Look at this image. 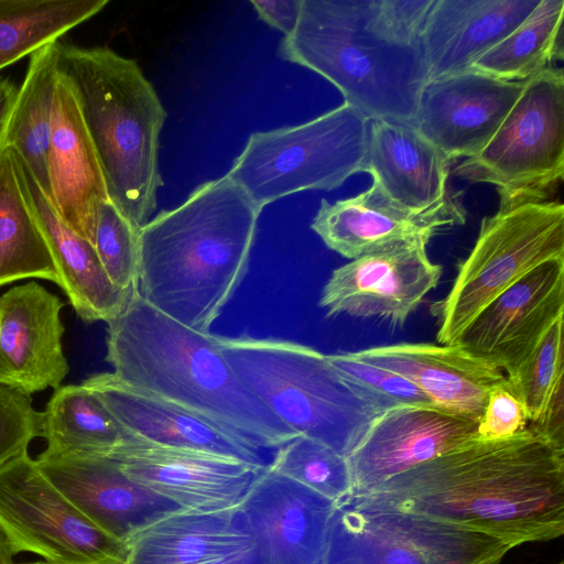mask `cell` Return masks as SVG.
I'll use <instances>...</instances> for the list:
<instances>
[{
  "mask_svg": "<svg viewBox=\"0 0 564 564\" xmlns=\"http://www.w3.org/2000/svg\"><path fill=\"white\" fill-rule=\"evenodd\" d=\"M341 502L424 514L514 547L554 540L564 533V444L532 427L475 438Z\"/></svg>",
  "mask_w": 564,
  "mask_h": 564,
  "instance_id": "6da1fadb",
  "label": "cell"
},
{
  "mask_svg": "<svg viewBox=\"0 0 564 564\" xmlns=\"http://www.w3.org/2000/svg\"><path fill=\"white\" fill-rule=\"evenodd\" d=\"M261 210L227 175L196 187L139 229V294L209 333L248 271Z\"/></svg>",
  "mask_w": 564,
  "mask_h": 564,
  "instance_id": "7a4b0ae2",
  "label": "cell"
},
{
  "mask_svg": "<svg viewBox=\"0 0 564 564\" xmlns=\"http://www.w3.org/2000/svg\"><path fill=\"white\" fill-rule=\"evenodd\" d=\"M107 325L106 360L128 386L230 426L261 449L299 436L239 380L215 335L171 318L138 291Z\"/></svg>",
  "mask_w": 564,
  "mask_h": 564,
  "instance_id": "3957f363",
  "label": "cell"
},
{
  "mask_svg": "<svg viewBox=\"0 0 564 564\" xmlns=\"http://www.w3.org/2000/svg\"><path fill=\"white\" fill-rule=\"evenodd\" d=\"M57 66L76 93L109 200L142 228L162 185L158 151L166 112L155 89L135 61L105 46L58 40Z\"/></svg>",
  "mask_w": 564,
  "mask_h": 564,
  "instance_id": "277c9868",
  "label": "cell"
},
{
  "mask_svg": "<svg viewBox=\"0 0 564 564\" xmlns=\"http://www.w3.org/2000/svg\"><path fill=\"white\" fill-rule=\"evenodd\" d=\"M279 51L330 82L369 119L411 123L427 82L421 50L381 36L367 0H303L296 29Z\"/></svg>",
  "mask_w": 564,
  "mask_h": 564,
  "instance_id": "5b68a950",
  "label": "cell"
},
{
  "mask_svg": "<svg viewBox=\"0 0 564 564\" xmlns=\"http://www.w3.org/2000/svg\"><path fill=\"white\" fill-rule=\"evenodd\" d=\"M216 340L239 380L284 424L346 458L380 415L327 355L310 346L249 336Z\"/></svg>",
  "mask_w": 564,
  "mask_h": 564,
  "instance_id": "8992f818",
  "label": "cell"
},
{
  "mask_svg": "<svg viewBox=\"0 0 564 564\" xmlns=\"http://www.w3.org/2000/svg\"><path fill=\"white\" fill-rule=\"evenodd\" d=\"M564 258V206L553 199L499 206L481 221L449 292L435 302L436 339L456 345L498 295L538 265Z\"/></svg>",
  "mask_w": 564,
  "mask_h": 564,
  "instance_id": "52a82bcc",
  "label": "cell"
},
{
  "mask_svg": "<svg viewBox=\"0 0 564 564\" xmlns=\"http://www.w3.org/2000/svg\"><path fill=\"white\" fill-rule=\"evenodd\" d=\"M369 121L344 101L307 122L254 132L226 175L260 209L301 191L337 188L362 172Z\"/></svg>",
  "mask_w": 564,
  "mask_h": 564,
  "instance_id": "ba28073f",
  "label": "cell"
},
{
  "mask_svg": "<svg viewBox=\"0 0 564 564\" xmlns=\"http://www.w3.org/2000/svg\"><path fill=\"white\" fill-rule=\"evenodd\" d=\"M453 174L495 186L499 206L549 200L564 176L563 69L529 79L487 145Z\"/></svg>",
  "mask_w": 564,
  "mask_h": 564,
  "instance_id": "9c48e42d",
  "label": "cell"
},
{
  "mask_svg": "<svg viewBox=\"0 0 564 564\" xmlns=\"http://www.w3.org/2000/svg\"><path fill=\"white\" fill-rule=\"evenodd\" d=\"M514 546L424 514L339 503L325 564H499Z\"/></svg>",
  "mask_w": 564,
  "mask_h": 564,
  "instance_id": "30bf717a",
  "label": "cell"
},
{
  "mask_svg": "<svg viewBox=\"0 0 564 564\" xmlns=\"http://www.w3.org/2000/svg\"><path fill=\"white\" fill-rule=\"evenodd\" d=\"M0 531L13 556L47 564H126L127 543L77 509L29 453L0 467Z\"/></svg>",
  "mask_w": 564,
  "mask_h": 564,
  "instance_id": "8fae6325",
  "label": "cell"
},
{
  "mask_svg": "<svg viewBox=\"0 0 564 564\" xmlns=\"http://www.w3.org/2000/svg\"><path fill=\"white\" fill-rule=\"evenodd\" d=\"M424 239L402 240L335 269L319 306L328 317L378 318L403 326L440 282L442 267L427 256Z\"/></svg>",
  "mask_w": 564,
  "mask_h": 564,
  "instance_id": "7c38bea8",
  "label": "cell"
},
{
  "mask_svg": "<svg viewBox=\"0 0 564 564\" xmlns=\"http://www.w3.org/2000/svg\"><path fill=\"white\" fill-rule=\"evenodd\" d=\"M109 458L135 482L188 511L240 507L267 467L214 453L169 447L130 437Z\"/></svg>",
  "mask_w": 564,
  "mask_h": 564,
  "instance_id": "4fadbf2b",
  "label": "cell"
},
{
  "mask_svg": "<svg viewBox=\"0 0 564 564\" xmlns=\"http://www.w3.org/2000/svg\"><path fill=\"white\" fill-rule=\"evenodd\" d=\"M564 316V258L549 260L491 301L459 344L512 376Z\"/></svg>",
  "mask_w": 564,
  "mask_h": 564,
  "instance_id": "5bb4252c",
  "label": "cell"
},
{
  "mask_svg": "<svg viewBox=\"0 0 564 564\" xmlns=\"http://www.w3.org/2000/svg\"><path fill=\"white\" fill-rule=\"evenodd\" d=\"M337 502L268 467L240 505L260 564H325Z\"/></svg>",
  "mask_w": 564,
  "mask_h": 564,
  "instance_id": "9a60e30c",
  "label": "cell"
},
{
  "mask_svg": "<svg viewBox=\"0 0 564 564\" xmlns=\"http://www.w3.org/2000/svg\"><path fill=\"white\" fill-rule=\"evenodd\" d=\"M527 82H505L474 70L423 86L411 124L451 163L479 153Z\"/></svg>",
  "mask_w": 564,
  "mask_h": 564,
  "instance_id": "2e32d148",
  "label": "cell"
},
{
  "mask_svg": "<svg viewBox=\"0 0 564 564\" xmlns=\"http://www.w3.org/2000/svg\"><path fill=\"white\" fill-rule=\"evenodd\" d=\"M478 422L437 408L399 406L383 412L347 457L350 496L369 492L393 476L478 438Z\"/></svg>",
  "mask_w": 564,
  "mask_h": 564,
  "instance_id": "e0dca14e",
  "label": "cell"
},
{
  "mask_svg": "<svg viewBox=\"0 0 564 564\" xmlns=\"http://www.w3.org/2000/svg\"><path fill=\"white\" fill-rule=\"evenodd\" d=\"M133 438L203 451L268 467L261 448L240 432L178 404L138 390L102 372L83 382Z\"/></svg>",
  "mask_w": 564,
  "mask_h": 564,
  "instance_id": "ac0fdd59",
  "label": "cell"
},
{
  "mask_svg": "<svg viewBox=\"0 0 564 564\" xmlns=\"http://www.w3.org/2000/svg\"><path fill=\"white\" fill-rule=\"evenodd\" d=\"M35 462L77 509L126 543L143 528L185 510L130 479L109 457L54 455L43 451Z\"/></svg>",
  "mask_w": 564,
  "mask_h": 564,
  "instance_id": "d6986e66",
  "label": "cell"
},
{
  "mask_svg": "<svg viewBox=\"0 0 564 564\" xmlns=\"http://www.w3.org/2000/svg\"><path fill=\"white\" fill-rule=\"evenodd\" d=\"M465 220L459 192H452L433 209L416 213L394 203L372 182L368 189L354 197L334 203L322 199L311 228L329 249L352 260L402 240L430 241Z\"/></svg>",
  "mask_w": 564,
  "mask_h": 564,
  "instance_id": "ffe728a7",
  "label": "cell"
},
{
  "mask_svg": "<svg viewBox=\"0 0 564 564\" xmlns=\"http://www.w3.org/2000/svg\"><path fill=\"white\" fill-rule=\"evenodd\" d=\"M61 300L35 281L0 296V383L31 394L57 389L69 371Z\"/></svg>",
  "mask_w": 564,
  "mask_h": 564,
  "instance_id": "44dd1931",
  "label": "cell"
},
{
  "mask_svg": "<svg viewBox=\"0 0 564 564\" xmlns=\"http://www.w3.org/2000/svg\"><path fill=\"white\" fill-rule=\"evenodd\" d=\"M47 174L54 209L74 232L93 243L100 208L109 197L76 93L58 66Z\"/></svg>",
  "mask_w": 564,
  "mask_h": 564,
  "instance_id": "7402d4cb",
  "label": "cell"
},
{
  "mask_svg": "<svg viewBox=\"0 0 564 564\" xmlns=\"http://www.w3.org/2000/svg\"><path fill=\"white\" fill-rule=\"evenodd\" d=\"M352 354L405 378L436 408L478 421L490 391L507 381L497 366L460 344L398 343Z\"/></svg>",
  "mask_w": 564,
  "mask_h": 564,
  "instance_id": "603a6c76",
  "label": "cell"
},
{
  "mask_svg": "<svg viewBox=\"0 0 564 564\" xmlns=\"http://www.w3.org/2000/svg\"><path fill=\"white\" fill-rule=\"evenodd\" d=\"M540 0H434L420 39L427 82L469 70ZM426 82V83H427Z\"/></svg>",
  "mask_w": 564,
  "mask_h": 564,
  "instance_id": "cb8c5ba5",
  "label": "cell"
},
{
  "mask_svg": "<svg viewBox=\"0 0 564 564\" xmlns=\"http://www.w3.org/2000/svg\"><path fill=\"white\" fill-rule=\"evenodd\" d=\"M362 172L394 203L422 213L444 203L449 162L411 123L370 119Z\"/></svg>",
  "mask_w": 564,
  "mask_h": 564,
  "instance_id": "d4e9b609",
  "label": "cell"
},
{
  "mask_svg": "<svg viewBox=\"0 0 564 564\" xmlns=\"http://www.w3.org/2000/svg\"><path fill=\"white\" fill-rule=\"evenodd\" d=\"M254 546L240 507L182 510L133 534L127 541L126 564H209Z\"/></svg>",
  "mask_w": 564,
  "mask_h": 564,
  "instance_id": "484cf974",
  "label": "cell"
},
{
  "mask_svg": "<svg viewBox=\"0 0 564 564\" xmlns=\"http://www.w3.org/2000/svg\"><path fill=\"white\" fill-rule=\"evenodd\" d=\"M22 170L33 212L58 273V286L82 319L108 323L124 311L134 293L111 282L93 243L62 220L23 163Z\"/></svg>",
  "mask_w": 564,
  "mask_h": 564,
  "instance_id": "4316f807",
  "label": "cell"
},
{
  "mask_svg": "<svg viewBox=\"0 0 564 564\" xmlns=\"http://www.w3.org/2000/svg\"><path fill=\"white\" fill-rule=\"evenodd\" d=\"M28 278L59 284L50 247L28 195L21 160L11 147H1L0 286Z\"/></svg>",
  "mask_w": 564,
  "mask_h": 564,
  "instance_id": "83f0119b",
  "label": "cell"
},
{
  "mask_svg": "<svg viewBox=\"0 0 564 564\" xmlns=\"http://www.w3.org/2000/svg\"><path fill=\"white\" fill-rule=\"evenodd\" d=\"M57 41L30 55L1 145L11 147L17 152L47 198L51 194L47 153L57 75Z\"/></svg>",
  "mask_w": 564,
  "mask_h": 564,
  "instance_id": "f1b7e54d",
  "label": "cell"
},
{
  "mask_svg": "<svg viewBox=\"0 0 564 564\" xmlns=\"http://www.w3.org/2000/svg\"><path fill=\"white\" fill-rule=\"evenodd\" d=\"M45 453L109 457L131 436L84 383L55 389L41 412Z\"/></svg>",
  "mask_w": 564,
  "mask_h": 564,
  "instance_id": "f546056e",
  "label": "cell"
},
{
  "mask_svg": "<svg viewBox=\"0 0 564 564\" xmlns=\"http://www.w3.org/2000/svg\"><path fill=\"white\" fill-rule=\"evenodd\" d=\"M564 0H540L533 11L469 68L505 82H528L563 59Z\"/></svg>",
  "mask_w": 564,
  "mask_h": 564,
  "instance_id": "4dcf8cb0",
  "label": "cell"
},
{
  "mask_svg": "<svg viewBox=\"0 0 564 564\" xmlns=\"http://www.w3.org/2000/svg\"><path fill=\"white\" fill-rule=\"evenodd\" d=\"M108 0H0V70L99 13Z\"/></svg>",
  "mask_w": 564,
  "mask_h": 564,
  "instance_id": "1f68e13d",
  "label": "cell"
},
{
  "mask_svg": "<svg viewBox=\"0 0 564 564\" xmlns=\"http://www.w3.org/2000/svg\"><path fill=\"white\" fill-rule=\"evenodd\" d=\"M563 322L560 317L518 370L506 377L510 390L525 409L530 427L561 444H564Z\"/></svg>",
  "mask_w": 564,
  "mask_h": 564,
  "instance_id": "d6a6232c",
  "label": "cell"
},
{
  "mask_svg": "<svg viewBox=\"0 0 564 564\" xmlns=\"http://www.w3.org/2000/svg\"><path fill=\"white\" fill-rule=\"evenodd\" d=\"M268 468L313 489L337 505L352 491L347 458L306 436H296L278 447Z\"/></svg>",
  "mask_w": 564,
  "mask_h": 564,
  "instance_id": "836d02e7",
  "label": "cell"
},
{
  "mask_svg": "<svg viewBox=\"0 0 564 564\" xmlns=\"http://www.w3.org/2000/svg\"><path fill=\"white\" fill-rule=\"evenodd\" d=\"M332 366L382 414L399 406L436 408L412 382L388 369L355 357L352 352L327 355ZM438 409V408H437Z\"/></svg>",
  "mask_w": 564,
  "mask_h": 564,
  "instance_id": "e575fe53",
  "label": "cell"
},
{
  "mask_svg": "<svg viewBox=\"0 0 564 564\" xmlns=\"http://www.w3.org/2000/svg\"><path fill=\"white\" fill-rule=\"evenodd\" d=\"M93 246L111 282L129 293L138 291L139 229L108 200L99 212Z\"/></svg>",
  "mask_w": 564,
  "mask_h": 564,
  "instance_id": "d590c367",
  "label": "cell"
},
{
  "mask_svg": "<svg viewBox=\"0 0 564 564\" xmlns=\"http://www.w3.org/2000/svg\"><path fill=\"white\" fill-rule=\"evenodd\" d=\"M41 435V412L32 405L31 394L0 383V467L28 452Z\"/></svg>",
  "mask_w": 564,
  "mask_h": 564,
  "instance_id": "8d00e7d4",
  "label": "cell"
},
{
  "mask_svg": "<svg viewBox=\"0 0 564 564\" xmlns=\"http://www.w3.org/2000/svg\"><path fill=\"white\" fill-rule=\"evenodd\" d=\"M433 3L434 0H367V9L371 26L381 36L420 48L423 26Z\"/></svg>",
  "mask_w": 564,
  "mask_h": 564,
  "instance_id": "74e56055",
  "label": "cell"
},
{
  "mask_svg": "<svg viewBox=\"0 0 564 564\" xmlns=\"http://www.w3.org/2000/svg\"><path fill=\"white\" fill-rule=\"evenodd\" d=\"M527 423L525 409L506 381L489 393L485 411L478 422V438H506L525 430Z\"/></svg>",
  "mask_w": 564,
  "mask_h": 564,
  "instance_id": "f35d334b",
  "label": "cell"
},
{
  "mask_svg": "<svg viewBox=\"0 0 564 564\" xmlns=\"http://www.w3.org/2000/svg\"><path fill=\"white\" fill-rule=\"evenodd\" d=\"M303 0H251L259 18L272 28L291 35L300 20Z\"/></svg>",
  "mask_w": 564,
  "mask_h": 564,
  "instance_id": "ab89813d",
  "label": "cell"
},
{
  "mask_svg": "<svg viewBox=\"0 0 564 564\" xmlns=\"http://www.w3.org/2000/svg\"><path fill=\"white\" fill-rule=\"evenodd\" d=\"M18 87L8 77H0V149L14 105Z\"/></svg>",
  "mask_w": 564,
  "mask_h": 564,
  "instance_id": "60d3db41",
  "label": "cell"
},
{
  "mask_svg": "<svg viewBox=\"0 0 564 564\" xmlns=\"http://www.w3.org/2000/svg\"><path fill=\"white\" fill-rule=\"evenodd\" d=\"M209 564H260L256 546L243 553L231 555Z\"/></svg>",
  "mask_w": 564,
  "mask_h": 564,
  "instance_id": "b9f144b4",
  "label": "cell"
},
{
  "mask_svg": "<svg viewBox=\"0 0 564 564\" xmlns=\"http://www.w3.org/2000/svg\"><path fill=\"white\" fill-rule=\"evenodd\" d=\"M0 564H17L0 531Z\"/></svg>",
  "mask_w": 564,
  "mask_h": 564,
  "instance_id": "7bdbcfd3",
  "label": "cell"
},
{
  "mask_svg": "<svg viewBox=\"0 0 564 564\" xmlns=\"http://www.w3.org/2000/svg\"><path fill=\"white\" fill-rule=\"evenodd\" d=\"M22 564H47L41 560H37V561H34V562H26V563H22Z\"/></svg>",
  "mask_w": 564,
  "mask_h": 564,
  "instance_id": "ee69618b",
  "label": "cell"
},
{
  "mask_svg": "<svg viewBox=\"0 0 564 564\" xmlns=\"http://www.w3.org/2000/svg\"><path fill=\"white\" fill-rule=\"evenodd\" d=\"M555 564H564V561L561 560L560 562L555 563Z\"/></svg>",
  "mask_w": 564,
  "mask_h": 564,
  "instance_id": "f6af8a7d",
  "label": "cell"
}]
</instances>
